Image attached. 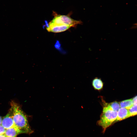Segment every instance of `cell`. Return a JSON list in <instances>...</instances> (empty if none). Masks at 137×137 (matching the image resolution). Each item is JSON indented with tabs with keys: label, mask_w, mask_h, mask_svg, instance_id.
Returning a JSON list of instances; mask_svg holds the SVG:
<instances>
[{
	"label": "cell",
	"mask_w": 137,
	"mask_h": 137,
	"mask_svg": "<svg viewBox=\"0 0 137 137\" xmlns=\"http://www.w3.org/2000/svg\"><path fill=\"white\" fill-rule=\"evenodd\" d=\"M10 109L15 126L21 133L30 134L33 132L29 124L26 115L20 106L16 102L12 101L10 103Z\"/></svg>",
	"instance_id": "1"
},
{
	"label": "cell",
	"mask_w": 137,
	"mask_h": 137,
	"mask_svg": "<svg viewBox=\"0 0 137 137\" xmlns=\"http://www.w3.org/2000/svg\"><path fill=\"white\" fill-rule=\"evenodd\" d=\"M117 116V111L112 110L107 106H105L99 121V125L105 129L116 121Z\"/></svg>",
	"instance_id": "2"
},
{
	"label": "cell",
	"mask_w": 137,
	"mask_h": 137,
	"mask_svg": "<svg viewBox=\"0 0 137 137\" xmlns=\"http://www.w3.org/2000/svg\"><path fill=\"white\" fill-rule=\"evenodd\" d=\"M54 18L50 22L52 23L67 25L71 27H75L78 24H81L82 22L80 21L75 20L70 17L71 12L67 15H61L57 14L53 11Z\"/></svg>",
	"instance_id": "3"
},
{
	"label": "cell",
	"mask_w": 137,
	"mask_h": 137,
	"mask_svg": "<svg viewBox=\"0 0 137 137\" xmlns=\"http://www.w3.org/2000/svg\"><path fill=\"white\" fill-rule=\"evenodd\" d=\"M70 27L67 25L55 24L49 22L46 29L49 32L58 33L64 31Z\"/></svg>",
	"instance_id": "4"
},
{
	"label": "cell",
	"mask_w": 137,
	"mask_h": 137,
	"mask_svg": "<svg viewBox=\"0 0 137 137\" xmlns=\"http://www.w3.org/2000/svg\"><path fill=\"white\" fill-rule=\"evenodd\" d=\"M1 125L6 129L15 126L10 109L6 115L2 118Z\"/></svg>",
	"instance_id": "5"
},
{
	"label": "cell",
	"mask_w": 137,
	"mask_h": 137,
	"mask_svg": "<svg viewBox=\"0 0 137 137\" xmlns=\"http://www.w3.org/2000/svg\"><path fill=\"white\" fill-rule=\"evenodd\" d=\"M130 117L131 116L129 109L121 108L117 111V116L116 121H121Z\"/></svg>",
	"instance_id": "6"
},
{
	"label": "cell",
	"mask_w": 137,
	"mask_h": 137,
	"mask_svg": "<svg viewBox=\"0 0 137 137\" xmlns=\"http://www.w3.org/2000/svg\"><path fill=\"white\" fill-rule=\"evenodd\" d=\"M20 134L21 133L19 130L14 126L6 129L4 134L7 137H16Z\"/></svg>",
	"instance_id": "7"
},
{
	"label": "cell",
	"mask_w": 137,
	"mask_h": 137,
	"mask_svg": "<svg viewBox=\"0 0 137 137\" xmlns=\"http://www.w3.org/2000/svg\"><path fill=\"white\" fill-rule=\"evenodd\" d=\"M119 104L121 108H125L128 109L133 105L132 98L122 101Z\"/></svg>",
	"instance_id": "8"
},
{
	"label": "cell",
	"mask_w": 137,
	"mask_h": 137,
	"mask_svg": "<svg viewBox=\"0 0 137 137\" xmlns=\"http://www.w3.org/2000/svg\"><path fill=\"white\" fill-rule=\"evenodd\" d=\"M92 84L94 88L97 90L101 89L103 85V84L101 80L98 78H95L92 81Z\"/></svg>",
	"instance_id": "9"
},
{
	"label": "cell",
	"mask_w": 137,
	"mask_h": 137,
	"mask_svg": "<svg viewBox=\"0 0 137 137\" xmlns=\"http://www.w3.org/2000/svg\"><path fill=\"white\" fill-rule=\"evenodd\" d=\"M107 106L112 110L117 112L121 108L119 103L116 101L110 103Z\"/></svg>",
	"instance_id": "10"
},
{
	"label": "cell",
	"mask_w": 137,
	"mask_h": 137,
	"mask_svg": "<svg viewBox=\"0 0 137 137\" xmlns=\"http://www.w3.org/2000/svg\"><path fill=\"white\" fill-rule=\"evenodd\" d=\"M129 110L131 116L137 115V104L133 105Z\"/></svg>",
	"instance_id": "11"
},
{
	"label": "cell",
	"mask_w": 137,
	"mask_h": 137,
	"mask_svg": "<svg viewBox=\"0 0 137 137\" xmlns=\"http://www.w3.org/2000/svg\"><path fill=\"white\" fill-rule=\"evenodd\" d=\"M6 130V129L1 125H0V135L4 134Z\"/></svg>",
	"instance_id": "12"
},
{
	"label": "cell",
	"mask_w": 137,
	"mask_h": 137,
	"mask_svg": "<svg viewBox=\"0 0 137 137\" xmlns=\"http://www.w3.org/2000/svg\"><path fill=\"white\" fill-rule=\"evenodd\" d=\"M132 100L133 105L137 104V95L132 99Z\"/></svg>",
	"instance_id": "13"
},
{
	"label": "cell",
	"mask_w": 137,
	"mask_h": 137,
	"mask_svg": "<svg viewBox=\"0 0 137 137\" xmlns=\"http://www.w3.org/2000/svg\"><path fill=\"white\" fill-rule=\"evenodd\" d=\"M132 28H137V23H135L134 24L133 26L132 27Z\"/></svg>",
	"instance_id": "14"
},
{
	"label": "cell",
	"mask_w": 137,
	"mask_h": 137,
	"mask_svg": "<svg viewBox=\"0 0 137 137\" xmlns=\"http://www.w3.org/2000/svg\"><path fill=\"white\" fill-rule=\"evenodd\" d=\"M2 118V117L0 116V125H1Z\"/></svg>",
	"instance_id": "15"
},
{
	"label": "cell",
	"mask_w": 137,
	"mask_h": 137,
	"mask_svg": "<svg viewBox=\"0 0 137 137\" xmlns=\"http://www.w3.org/2000/svg\"><path fill=\"white\" fill-rule=\"evenodd\" d=\"M0 137H7L4 134L0 135Z\"/></svg>",
	"instance_id": "16"
}]
</instances>
